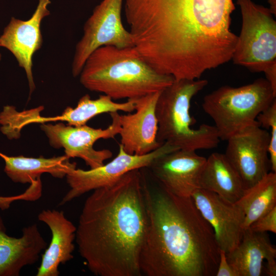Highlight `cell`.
<instances>
[{
	"instance_id": "8992f818",
	"label": "cell",
	"mask_w": 276,
	"mask_h": 276,
	"mask_svg": "<svg viewBox=\"0 0 276 276\" xmlns=\"http://www.w3.org/2000/svg\"><path fill=\"white\" fill-rule=\"evenodd\" d=\"M276 93L266 79L238 87L222 86L206 95L202 107L214 123L219 139L227 141L253 124L275 100Z\"/></svg>"
},
{
	"instance_id": "5bb4252c",
	"label": "cell",
	"mask_w": 276,
	"mask_h": 276,
	"mask_svg": "<svg viewBox=\"0 0 276 276\" xmlns=\"http://www.w3.org/2000/svg\"><path fill=\"white\" fill-rule=\"evenodd\" d=\"M50 0H38L32 16L27 20L12 17L0 36V47L8 50L15 57L19 66L26 72L30 95L35 89L32 74V59L42 44L40 26L43 19L50 15Z\"/></svg>"
},
{
	"instance_id": "e0dca14e",
	"label": "cell",
	"mask_w": 276,
	"mask_h": 276,
	"mask_svg": "<svg viewBox=\"0 0 276 276\" xmlns=\"http://www.w3.org/2000/svg\"><path fill=\"white\" fill-rule=\"evenodd\" d=\"M39 221L51 230V241L41 256L36 276H58V267L72 259L75 249L74 241L77 227L65 216L63 211L42 210L38 215Z\"/></svg>"
},
{
	"instance_id": "44dd1931",
	"label": "cell",
	"mask_w": 276,
	"mask_h": 276,
	"mask_svg": "<svg viewBox=\"0 0 276 276\" xmlns=\"http://www.w3.org/2000/svg\"><path fill=\"white\" fill-rule=\"evenodd\" d=\"M135 110V101L128 99L126 102L119 103L113 101L110 97L102 95L96 99H91L90 96L86 94L79 100L75 108L67 107L62 114L53 117L38 116V123L49 122H66L67 125L79 126L86 123L99 114L105 113L123 111L131 112Z\"/></svg>"
},
{
	"instance_id": "9c48e42d",
	"label": "cell",
	"mask_w": 276,
	"mask_h": 276,
	"mask_svg": "<svg viewBox=\"0 0 276 276\" xmlns=\"http://www.w3.org/2000/svg\"><path fill=\"white\" fill-rule=\"evenodd\" d=\"M111 123L106 128H94L86 124L73 126L62 122L56 124L42 123L40 126L48 137L50 145L56 149L63 148L69 158H80L90 169L104 164L112 156L109 149L96 150L94 144L100 139H114L121 130L120 114L110 113Z\"/></svg>"
},
{
	"instance_id": "ffe728a7",
	"label": "cell",
	"mask_w": 276,
	"mask_h": 276,
	"mask_svg": "<svg viewBox=\"0 0 276 276\" xmlns=\"http://www.w3.org/2000/svg\"><path fill=\"white\" fill-rule=\"evenodd\" d=\"M200 187L232 202H237L245 190L240 176L225 154L218 152L206 158Z\"/></svg>"
},
{
	"instance_id": "d4e9b609",
	"label": "cell",
	"mask_w": 276,
	"mask_h": 276,
	"mask_svg": "<svg viewBox=\"0 0 276 276\" xmlns=\"http://www.w3.org/2000/svg\"><path fill=\"white\" fill-rule=\"evenodd\" d=\"M216 276H238L237 272L228 263L226 253L220 249V260Z\"/></svg>"
},
{
	"instance_id": "7402d4cb",
	"label": "cell",
	"mask_w": 276,
	"mask_h": 276,
	"mask_svg": "<svg viewBox=\"0 0 276 276\" xmlns=\"http://www.w3.org/2000/svg\"><path fill=\"white\" fill-rule=\"evenodd\" d=\"M235 203L244 213L243 228L246 229L276 206V173L269 172L256 184L245 189Z\"/></svg>"
},
{
	"instance_id": "3957f363",
	"label": "cell",
	"mask_w": 276,
	"mask_h": 276,
	"mask_svg": "<svg viewBox=\"0 0 276 276\" xmlns=\"http://www.w3.org/2000/svg\"><path fill=\"white\" fill-rule=\"evenodd\" d=\"M146 179L148 224L140 257L142 275L215 276L220 249L211 225L192 198L169 192Z\"/></svg>"
},
{
	"instance_id": "d6986e66",
	"label": "cell",
	"mask_w": 276,
	"mask_h": 276,
	"mask_svg": "<svg viewBox=\"0 0 276 276\" xmlns=\"http://www.w3.org/2000/svg\"><path fill=\"white\" fill-rule=\"evenodd\" d=\"M0 156L5 161L4 171L7 176L14 182L23 184H31L45 173L62 178L76 168V163H71L65 155L51 158L9 156L2 153Z\"/></svg>"
},
{
	"instance_id": "83f0119b",
	"label": "cell",
	"mask_w": 276,
	"mask_h": 276,
	"mask_svg": "<svg viewBox=\"0 0 276 276\" xmlns=\"http://www.w3.org/2000/svg\"><path fill=\"white\" fill-rule=\"evenodd\" d=\"M1 59H2V55H1V53H0V61L1 60Z\"/></svg>"
},
{
	"instance_id": "2e32d148",
	"label": "cell",
	"mask_w": 276,
	"mask_h": 276,
	"mask_svg": "<svg viewBox=\"0 0 276 276\" xmlns=\"http://www.w3.org/2000/svg\"><path fill=\"white\" fill-rule=\"evenodd\" d=\"M226 256L238 276L276 275V249L267 232L244 229L239 244Z\"/></svg>"
},
{
	"instance_id": "7a4b0ae2",
	"label": "cell",
	"mask_w": 276,
	"mask_h": 276,
	"mask_svg": "<svg viewBox=\"0 0 276 276\" xmlns=\"http://www.w3.org/2000/svg\"><path fill=\"white\" fill-rule=\"evenodd\" d=\"M146 177L132 170L114 183L93 190L76 232L78 251L97 276H141L140 257L148 217Z\"/></svg>"
},
{
	"instance_id": "30bf717a",
	"label": "cell",
	"mask_w": 276,
	"mask_h": 276,
	"mask_svg": "<svg viewBox=\"0 0 276 276\" xmlns=\"http://www.w3.org/2000/svg\"><path fill=\"white\" fill-rule=\"evenodd\" d=\"M178 149L164 143L149 153L137 155L126 153L120 144L117 155L109 163L88 170L75 168L67 174L65 177L70 189L59 205H64L90 191L110 185L132 170L148 168L158 157Z\"/></svg>"
},
{
	"instance_id": "52a82bcc",
	"label": "cell",
	"mask_w": 276,
	"mask_h": 276,
	"mask_svg": "<svg viewBox=\"0 0 276 276\" xmlns=\"http://www.w3.org/2000/svg\"><path fill=\"white\" fill-rule=\"evenodd\" d=\"M242 15L240 33L231 60L253 72L276 65V21L268 8L251 0H237Z\"/></svg>"
},
{
	"instance_id": "9a60e30c",
	"label": "cell",
	"mask_w": 276,
	"mask_h": 276,
	"mask_svg": "<svg viewBox=\"0 0 276 276\" xmlns=\"http://www.w3.org/2000/svg\"><path fill=\"white\" fill-rule=\"evenodd\" d=\"M160 92L133 99L134 113L120 114V145L126 153L145 155L162 145L157 140L158 124L155 114Z\"/></svg>"
},
{
	"instance_id": "5b68a950",
	"label": "cell",
	"mask_w": 276,
	"mask_h": 276,
	"mask_svg": "<svg viewBox=\"0 0 276 276\" xmlns=\"http://www.w3.org/2000/svg\"><path fill=\"white\" fill-rule=\"evenodd\" d=\"M208 83L205 79L174 80L160 91L155 107L159 143L195 151L217 147L220 139L214 125L203 124L196 129L191 127V101Z\"/></svg>"
},
{
	"instance_id": "8fae6325",
	"label": "cell",
	"mask_w": 276,
	"mask_h": 276,
	"mask_svg": "<svg viewBox=\"0 0 276 276\" xmlns=\"http://www.w3.org/2000/svg\"><path fill=\"white\" fill-rule=\"evenodd\" d=\"M270 134L256 121L231 137L224 153L240 176L245 189L263 178L271 170L268 154Z\"/></svg>"
},
{
	"instance_id": "7c38bea8",
	"label": "cell",
	"mask_w": 276,
	"mask_h": 276,
	"mask_svg": "<svg viewBox=\"0 0 276 276\" xmlns=\"http://www.w3.org/2000/svg\"><path fill=\"white\" fill-rule=\"evenodd\" d=\"M205 162L206 158L195 151L178 149L158 157L147 168L164 189L176 196L190 197L200 188Z\"/></svg>"
},
{
	"instance_id": "ac0fdd59",
	"label": "cell",
	"mask_w": 276,
	"mask_h": 276,
	"mask_svg": "<svg viewBox=\"0 0 276 276\" xmlns=\"http://www.w3.org/2000/svg\"><path fill=\"white\" fill-rule=\"evenodd\" d=\"M17 238L9 236L0 217V276H18L21 269L36 263L48 247L36 224L22 229Z\"/></svg>"
},
{
	"instance_id": "ba28073f",
	"label": "cell",
	"mask_w": 276,
	"mask_h": 276,
	"mask_svg": "<svg viewBox=\"0 0 276 276\" xmlns=\"http://www.w3.org/2000/svg\"><path fill=\"white\" fill-rule=\"evenodd\" d=\"M123 0H102L94 8L83 27L77 43L72 65L74 77L79 75L84 64L96 49L106 45L123 48L134 46L132 36L121 18Z\"/></svg>"
},
{
	"instance_id": "603a6c76",
	"label": "cell",
	"mask_w": 276,
	"mask_h": 276,
	"mask_svg": "<svg viewBox=\"0 0 276 276\" xmlns=\"http://www.w3.org/2000/svg\"><path fill=\"white\" fill-rule=\"evenodd\" d=\"M256 120L261 127L270 130L268 154L271 171L276 173V100L258 115Z\"/></svg>"
},
{
	"instance_id": "277c9868",
	"label": "cell",
	"mask_w": 276,
	"mask_h": 276,
	"mask_svg": "<svg viewBox=\"0 0 276 276\" xmlns=\"http://www.w3.org/2000/svg\"><path fill=\"white\" fill-rule=\"evenodd\" d=\"M79 76L85 88L113 100L133 99L159 92L174 80L171 76L156 72L134 46L106 45L96 49Z\"/></svg>"
},
{
	"instance_id": "4316f807",
	"label": "cell",
	"mask_w": 276,
	"mask_h": 276,
	"mask_svg": "<svg viewBox=\"0 0 276 276\" xmlns=\"http://www.w3.org/2000/svg\"><path fill=\"white\" fill-rule=\"evenodd\" d=\"M270 5L269 8L270 12L273 15H275L276 14V0H267Z\"/></svg>"
},
{
	"instance_id": "cb8c5ba5",
	"label": "cell",
	"mask_w": 276,
	"mask_h": 276,
	"mask_svg": "<svg viewBox=\"0 0 276 276\" xmlns=\"http://www.w3.org/2000/svg\"><path fill=\"white\" fill-rule=\"evenodd\" d=\"M249 228L255 232L276 233V206L252 223Z\"/></svg>"
},
{
	"instance_id": "4fadbf2b",
	"label": "cell",
	"mask_w": 276,
	"mask_h": 276,
	"mask_svg": "<svg viewBox=\"0 0 276 276\" xmlns=\"http://www.w3.org/2000/svg\"><path fill=\"white\" fill-rule=\"evenodd\" d=\"M198 210L213 229L220 249L228 253L240 243L245 215L235 202L216 193L198 189L192 195Z\"/></svg>"
},
{
	"instance_id": "484cf974",
	"label": "cell",
	"mask_w": 276,
	"mask_h": 276,
	"mask_svg": "<svg viewBox=\"0 0 276 276\" xmlns=\"http://www.w3.org/2000/svg\"><path fill=\"white\" fill-rule=\"evenodd\" d=\"M10 204V197H0V208L1 209H7Z\"/></svg>"
},
{
	"instance_id": "6da1fadb",
	"label": "cell",
	"mask_w": 276,
	"mask_h": 276,
	"mask_svg": "<svg viewBox=\"0 0 276 276\" xmlns=\"http://www.w3.org/2000/svg\"><path fill=\"white\" fill-rule=\"evenodd\" d=\"M233 0H125L134 47L156 72L174 80L199 79L228 62Z\"/></svg>"
}]
</instances>
